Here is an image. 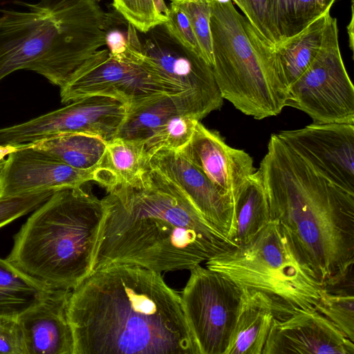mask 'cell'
Instances as JSON below:
<instances>
[{
  "instance_id": "6da1fadb",
  "label": "cell",
  "mask_w": 354,
  "mask_h": 354,
  "mask_svg": "<svg viewBox=\"0 0 354 354\" xmlns=\"http://www.w3.org/2000/svg\"><path fill=\"white\" fill-rule=\"evenodd\" d=\"M73 354H198L180 294L160 272L112 263L72 290Z\"/></svg>"
},
{
  "instance_id": "7a4b0ae2",
  "label": "cell",
  "mask_w": 354,
  "mask_h": 354,
  "mask_svg": "<svg viewBox=\"0 0 354 354\" xmlns=\"http://www.w3.org/2000/svg\"><path fill=\"white\" fill-rule=\"evenodd\" d=\"M104 207L92 270L112 263L162 272L191 270L234 247L185 194L150 167L136 186H118Z\"/></svg>"
},
{
  "instance_id": "3957f363",
  "label": "cell",
  "mask_w": 354,
  "mask_h": 354,
  "mask_svg": "<svg viewBox=\"0 0 354 354\" xmlns=\"http://www.w3.org/2000/svg\"><path fill=\"white\" fill-rule=\"evenodd\" d=\"M270 209L322 283L354 263V194L315 170L277 134L258 169Z\"/></svg>"
},
{
  "instance_id": "277c9868",
  "label": "cell",
  "mask_w": 354,
  "mask_h": 354,
  "mask_svg": "<svg viewBox=\"0 0 354 354\" xmlns=\"http://www.w3.org/2000/svg\"><path fill=\"white\" fill-rule=\"evenodd\" d=\"M0 15V81L19 70L34 71L62 88L105 45L113 24L100 0L20 2Z\"/></svg>"
},
{
  "instance_id": "5b68a950",
  "label": "cell",
  "mask_w": 354,
  "mask_h": 354,
  "mask_svg": "<svg viewBox=\"0 0 354 354\" xmlns=\"http://www.w3.org/2000/svg\"><path fill=\"white\" fill-rule=\"evenodd\" d=\"M102 199L81 187L55 191L14 236L7 259L51 290H72L92 270Z\"/></svg>"
},
{
  "instance_id": "8992f818",
  "label": "cell",
  "mask_w": 354,
  "mask_h": 354,
  "mask_svg": "<svg viewBox=\"0 0 354 354\" xmlns=\"http://www.w3.org/2000/svg\"><path fill=\"white\" fill-rule=\"evenodd\" d=\"M212 71L223 99L257 120L286 106L288 86L273 52L230 0H209Z\"/></svg>"
},
{
  "instance_id": "52a82bcc",
  "label": "cell",
  "mask_w": 354,
  "mask_h": 354,
  "mask_svg": "<svg viewBox=\"0 0 354 354\" xmlns=\"http://www.w3.org/2000/svg\"><path fill=\"white\" fill-rule=\"evenodd\" d=\"M241 288L266 295L282 318L299 310L315 309L321 283L293 250L279 223L271 220L248 242L205 262Z\"/></svg>"
},
{
  "instance_id": "ba28073f",
  "label": "cell",
  "mask_w": 354,
  "mask_h": 354,
  "mask_svg": "<svg viewBox=\"0 0 354 354\" xmlns=\"http://www.w3.org/2000/svg\"><path fill=\"white\" fill-rule=\"evenodd\" d=\"M100 95L115 99L127 109L162 95L173 98L179 113L183 109V92L142 58L118 59L108 49L95 52L60 88L61 102Z\"/></svg>"
},
{
  "instance_id": "9c48e42d",
  "label": "cell",
  "mask_w": 354,
  "mask_h": 354,
  "mask_svg": "<svg viewBox=\"0 0 354 354\" xmlns=\"http://www.w3.org/2000/svg\"><path fill=\"white\" fill-rule=\"evenodd\" d=\"M315 123L354 124V86L342 57L336 18H326L320 50L308 69L288 87L286 106Z\"/></svg>"
},
{
  "instance_id": "30bf717a",
  "label": "cell",
  "mask_w": 354,
  "mask_h": 354,
  "mask_svg": "<svg viewBox=\"0 0 354 354\" xmlns=\"http://www.w3.org/2000/svg\"><path fill=\"white\" fill-rule=\"evenodd\" d=\"M242 288L223 274L198 265L180 293L183 313L198 354H225Z\"/></svg>"
},
{
  "instance_id": "8fae6325",
  "label": "cell",
  "mask_w": 354,
  "mask_h": 354,
  "mask_svg": "<svg viewBox=\"0 0 354 354\" xmlns=\"http://www.w3.org/2000/svg\"><path fill=\"white\" fill-rule=\"evenodd\" d=\"M144 59L183 92V115L197 120L221 108L223 98L212 66L183 45L164 24L143 33Z\"/></svg>"
},
{
  "instance_id": "7c38bea8",
  "label": "cell",
  "mask_w": 354,
  "mask_h": 354,
  "mask_svg": "<svg viewBox=\"0 0 354 354\" xmlns=\"http://www.w3.org/2000/svg\"><path fill=\"white\" fill-rule=\"evenodd\" d=\"M127 106L112 97L92 95L21 124L0 129V146L30 145L64 133H82L105 142L115 138Z\"/></svg>"
},
{
  "instance_id": "4fadbf2b",
  "label": "cell",
  "mask_w": 354,
  "mask_h": 354,
  "mask_svg": "<svg viewBox=\"0 0 354 354\" xmlns=\"http://www.w3.org/2000/svg\"><path fill=\"white\" fill-rule=\"evenodd\" d=\"M277 136L328 180L354 194V124L315 123Z\"/></svg>"
},
{
  "instance_id": "5bb4252c",
  "label": "cell",
  "mask_w": 354,
  "mask_h": 354,
  "mask_svg": "<svg viewBox=\"0 0 354 354\" xmlns=\"http://www.w3.org/2000/svg\"><path fill=\"white\" fill-rule=\"evenodd\" d=\"M0 171V200L30 193L80 187L95 169H80L27 145H17Z\"/></svg>"
},
{
  "instance_id": "9a60e30c",
  "label": "cell",
  "mask_w": 354,
  "mask_h": 354,
  "mask_svg": "<svg viewBox=\"0 0 354 354\" xmlns=\"http://www.w3.org/2000/svg\"><path fill=\"white\" fill-rule=\"evenodd\" d=\"M354 354V342L316 309L275 318L263 354Z\"/></svg>"
},
{
  "instance_id": "2e32d148",
  "label": "cell",
  "mask_w": 354,
  "mask_h": 354,
  "mask_svg": "<svg viewBox=\"0 0 354 354\" xmlns=\"http://www.w3.org/2000/svg\"><path fill=\"white\" fill-rule=\"evenodd\" d=\"M180 152L232 200L242 183L255 171L248 153L229 146L218 133L199 121L190 141Z\"/></svg>"
},
{
  "instance_id": "e0dca14e",
  "label": "cell",
  "mask_w": 354,
  "mask_h": 354,
  "mask_svg": "<svg viewBox=\"0 0 354 354\" xmlns=\"http://www.w3.org/2000/svg\"><path fill=\"white\" fill-rule=\"evenodd\" d=\"M150 167L178 187L198 211L226 237L232 218V200L222 194L180 151L160 149L150 156Z\"/></svg>"
},
{
  "instance_id": "ac0fdd59",
  "label": "cell",
  "mask_w": 354,
  "mask_h": 354,
  "mask_svg": "<svg viewBox=\"0 0 354 354\" xmlns=\"http://www.w3.org/2000/svg\"><path fill=\"white\" fill-rule=\"evenodd\" d=\"M71 291L51 290L18 317L26 354H73V334L67 314Z\"/></svg>"
},
{
  "instance_id": "d6986e66",
  "label": "cell",
  "mask_w": 354,
  "mask_h": 354,
  "mask_svg": "<svg viewBox=\"0 0 354 354\" xmlns=\"http://www.w3.org/2000/svg\"><path fill=\"white\" fill-rule=\"evenodd\" d=\"M239 313L225 354H263L279 311L264 294L242 288Z\"/></svg>"
},
{
  "instance_id": "ffe728a7",
  "label": "cell",
  "mask_w": 354,
  "mask_h": 354,
  "mask_svg": "<svg viewBox=\"0 0 354 354\" xmlns=\"http://www.w3.org/2000/svg\"><path fill=\"white\" fill-rule=\"evenodd\" d=\"M149 160L144 144L113 138L106 142L104 156L94 170L93 181L107 192L118 186H136L150 169Z\"/></svg>"
},
{
  "instance_id": "44dd1931",
  "label": "cell",
  "mask_w": 354,
  "mask_h": 354,
  "mask_svg": "<svg viewBox=\"0 0 354 354\" xmlns=\"http://www.w3.org/2000/svg\"><path fill=\"white\" fill-rule=\"evenodd\" d=\"M232 218L227 238L235 246L250 240L272 219L261 175L255 171L232 197Z\"/></svg>"
},
{
  "instance_id": "7402d4cb",
  "label": "cell",
  "mask_w": 354,
  "mask_h": 354,
  "mask_svg": "<svg viewBox=\"0 0 354 354\" xmlns=\"http://www.w3.org/2000/svg\"><path fill=\"white\" fill-rule=\"evenodd\" d=\"M329 13L326 12L298 34L274 46L277 63L288 87L302 75L318 54Z\"/></svg>"
},
{
  "instance_id": "603a6c76",
  "label": "cell",
  "mask_w": 354,
  "mask_h": 354,
  "mask_svg": "<svg viewBox=\"0 0 354 354\" xmlns=\"http://www.w3.org/2000/svg\"><path fill=\"white\" fill-rule=\"evenodd\" d=\"M349 265L321 283L315 309L354 342V274Z\"/></svg>"
},
{
  "instance_id": "cb8c5ba5",
  "label": "cell",
  "mask_w": 354,
  "mask_h": 354,
  "mask_svg": "<svg viewBox=\"0 0 354 354\" xmlns=\"http://www.w3.org/2000/svg\"><path fill=\"white\" fill-rule=\"evenodd\" d=\"M42 150L59 161L80 169H95L101 162L106 142L86 134L64 133L27 145Z\"/></svg>"
},
{
  "instance_id": "d4e9b609",
  "label": "cell",
  "mask_w": 354,
  "mask_h": 354,
  "mask_svg": "<svg viewBox=\"0 0 354 354\" xmlns=\"http://www.w3.org/2000/svg\"><path fill=\"white\" fill-rule=\"evenodd\" d=\"M51 291L0 258V317L17 319Z\"/></svg>"
},
{
  "instance_id": "484cf974",
  "label": "cell",
  "mask_w": 354,
  "mask_h": 354,
  "mask_svg": "<svg viewBox=\"0 0 354 354\" xmlns=\"http://www.w3.org/2000/svg\"><path fill=\"white\" fill-rule=\"evenodd\" d=\"M335 1L268 0L271 22L279 43L298 34L330 11Z\"/></svg>"
},
{
  "instance_id": "4316f807",
  "label": "cell",
  "mask_w": 354,
  "mask_h": 354,
  "mask_svg": "<svg viewBox=\"0 0 354 354\" xmlns=\"http://www.w3.org/2000/svg\"><path fill=\"white\" fill-rule=\"evenodd\" d=\"M179 113L173 98H158L127 109L115 138L145 143L171 115Z\"/></svg>"
},
{
  "instance_id": "83f0119b",
  "label": "cell",
  "mask_w": 354,
  "mask_h": 354,
  "mask_svg": "<svg viewBox=\"0 0 354 354\" xmlns=\"http://www.w3.org/2000/svg\"><path fill=\"white\" fill-rule=\"evenodd\" d=\"M198 121L180 113L169 117L145 143L149 156L160 149L181 151L190 141Z\"/></svg>"
},
{
  "instance_id": "f1b7e54d",
  "label": "cell",
  "mask_w": 354,
  "mask_h": 354,
  "mask_svg": "<svg viewBox=\"0 0 354 354\" xmlns=\"http://www.w3.org/2000/svg\"><path fill=\"white\" fill-rule=\"evenodd\" d=\"M187 15L201 48L203 59L213 64L209 0H171Z\"/></svg>"
},
{
  "instance_id": "f546056e",
  "label": "cell",
  "mask_w": 354,
  "mask_h": 354,
  "mask_svg": "<svg viewBox=\"0 0 354 354\" xmlns=\"http://www.w3.org/2000/svg\"><path fill=\"white\" fill-rule=\"evenodd\" d=\"M113 6L142 33L165 23L156 12L152 0H113Z\"/></svg>"
},
{
  "instance_id": "4dcf8cb0",
  "label": "cell",
  "mask_w": 354,
  "mask_h": 354,
  "mask_svg": "<svg viewBox=\"0 0 354 354\" xmlns=\"http://www.w3.org/2000/svg\"><path fill=\"white\" fill-rule=\"evenodd\" d=\"M232 1L238 6L250 24L267 43L272 46L279 43L271 22L268 0Z\"/></svg>"
},
{
  "instance_id": "1f68e13d",
  "label": "cell",
  "mask_w": 354,
  "mask_h": 354,
  "mask_svg": "<svg viewBox=\"0 0 354 354\" xmlns=\"http://www.w3.org/2000/svg\"><path fill=\"white\" fill-rule=\"evenodd\" d=\"M54 192L46 190L1 199L0 228L36 209Z\"/></svg>"
},
{
  "instance_id": "d6a6232c",
  "label": "cell",
  "mask_w": 354,
  "mask_h": 354,
  "mask_svg": "<svg viewBox=\"0 0 354 354\" xmlns=\"http://www.w3.org/2000/svg\"><path fill=\"white\" fill-rule=\"evenodd\" d=\"M164 24L171 34L183 45L203 57L198 40L187 15L172 2L169 8L167 20Z\"/></svg>"
},
{
  "instance_id": "836d02e7",
  "label": "cell",
  "mask_w": 354,
  "mask_h": 354,
  "mask_svg": "<svg viewBox=\"0 0 354 354\" xmlns=\"http://www.w3.org/2000/svg\"><path fill=\"white\" fill-rule=\"evenodd\" d=\"M0 354H26L17 319L0 317Z\"/></svg>"
},
{
  "instance_id": "e575fe53",
  "label": "cell",
  "mask_w": 354,
  "mask_h": 354,
  "mask_svg": "<svg viewBox=\"0 0 354 354\" xmlns=\"http://www.w3.org/2000/svg\"><path fill=\"white\" fill-rule=\"evenodd\" d=\"M113 24L109 28L105 35V45L113 57H118L124 53L130 47L132 40L136 35V28L128 23L127 33L118 28H113Z\"/></svg>"
},
{
  "instance_id": "d590c367",
  "label": "cell",
  "mask_w": 354,
  "mask_h": 354,
  "mask_svg": "<svg viewBox=\"0 0 354 354\" xmlns=\"http://www.w3.org/2000/svg\"><path fill=\"white\" fill-rule=\"evenodd\" d=\"M152 1L156 12L165 23L169 15V8L167 6L164 0H152Z\"/></svg>"
},
{
  "instance_id": "8d00e7d4",
  "label": "cell",
  "mask_w": 354,
  "mask_h": 354,
  "mask_svg": "<svg viewBox=\"0 0 354 354\" xmlns=\"http://www.w3.org/2000/svg\"><path fill=\"white\" fill-rule=\"evenodd\" d=\"M354 24V10H353V1H352L351 4V20L347 26V30H348V42H349V46L352 51H353V47H354V30H353V26Z\"/></svg>"
},
{
  "instance_id": "74e56055",
  "label": "cell",
  "mask_w": 354,
  "mask_h": 354,
  "mask_svg": "<svg viewBox=\"0 0 354 354\" xmlns=\"http://www.w3.org/2000/svg\"><path fill=\"white\" fill-rule=\"evenodd\" d=\"M215 1H216L218 2H220V3H225V2H227V1H229L230 0H215Z\"/></svg>"
}]
</instances>
